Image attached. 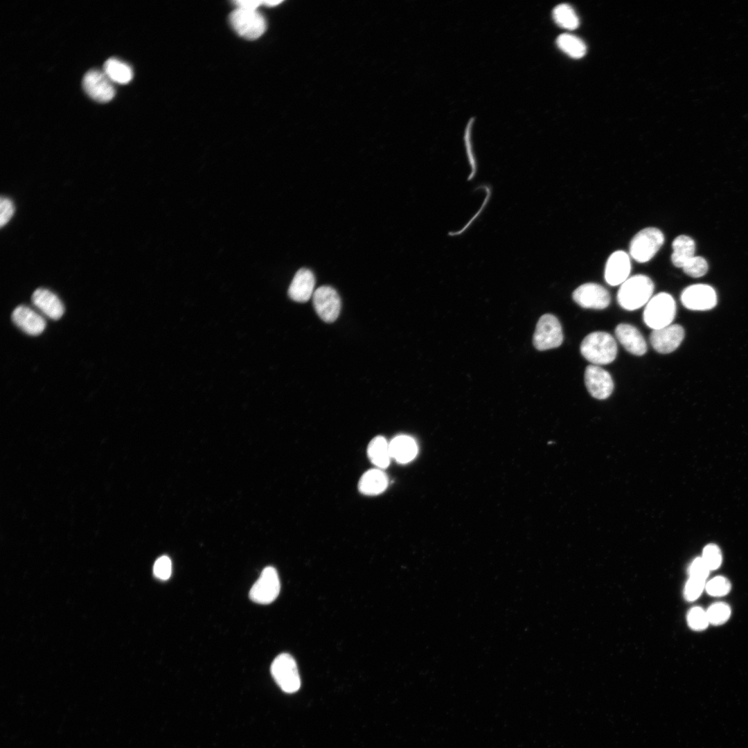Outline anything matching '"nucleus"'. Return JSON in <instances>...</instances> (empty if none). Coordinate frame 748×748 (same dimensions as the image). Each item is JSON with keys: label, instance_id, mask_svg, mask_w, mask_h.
Segmentation results:
<instances>
[{"label": "nucleus", "instance_id": "12", "mask_svg": "<svg viewBox=\"0 0 748 748\" xmlns=\"http://www.w3.org/2000/svg\"><path fill=\"white\" fill-rule=\"evenodd\" d=\"M110 80L104 72L91 69L83 77V89L94 100L107 103L115 95V89Z\"/></svg>", "mask_w": 748, "mask_h": 748}, {"label": "nucleus", "instance_id": "29", "mask_svg": "<svg viewBox=\"0 0 748 748\" xmlns=\"http://www.w3.org/2000/svg\"><path fill=\"white\" fill-rule=\"evenodd\" d=\"M702 558L710 571L715 570L722 564L721 550L716 544H707L703 549Z\"/></svg>", "mask_w": 748, "mask_h": 748}, {"label": "nucleus", "instance_id": "36", "mask_svg": "<svg viewBox=\"0 0 748 748\" xmlns=\"http://www.w3.org/2000/svg\"><path fill=\"white\" fill-rule=\"evenodd\" d=\"M238 8L247 10H256L257 8L263 3V1L255 0H237L234 1Z\"/></svg>", "mask_w": 748, "mask_h": 748}, {"label": "nucleus", "instance_id": "37", "mask_svg": "<svg viewBox=\"0 0 748 748\" xmlns=\"http://www.w3.org/2000/svg\"><path fill=\"white\" fill-rule=\"evenodd\" d=\"M280 3H282V1H279V0H267V1H263L262 4H265L266 6H276V5H278V4Z\"/></svg>", "mask_w": 748, "mask_h": 748}, {"label": "nucleus", "instance_id": "7", "mask_svg": "<svg viewBox=\"0 0 748 748\" xmlns=\"http://www.w3.org/2000/svg\"><path fill=\"white\" fill-rule=\"evenodd\" d=\"M229 20L236 33L248 39L258 38L266 29L264 17L256 10L237 8L231 14Z\"/></svg>", "mask_w": 748, "mask_h": 748}, {"label": "nucleus", "instance_id": "31", "mask_svg": "<svg viewBox=\"0 0 748 748\" xmlns=\"http://www.w3.org/2000/svg\"><path fill=\"white\" fill-rule=\"evenodd\" d=\"M684 273L689 276L697 278L706 274L708 271V263L701 256H694L682 267Z\"/></svg>", "mask_w": 748, "mask_h": 748}, {"label": "nucleus", "instance_id": "17", "mask_svg": "<svg viewBox=\"0 0 748 748\" xmlns=\"http://www.w3.org/2000/svg\"><path fill=\"white\" fill-rule=\"evenodd\" d=\"M13 323L30 335L41 334L46 327L45 320L36 312L25 305H19L12 313Z\"/></svg>", "mask_w": 748, "mask_h": 748}, {"label": "nucleus", "instance_id": "10", "mask_svg": "<svg viewBox=\"0 0 748 748\" xmlns=\"http://www.w3.org/2000/svg\"><path fill=\"white\" fill-rule=\"evenodd\" d=\"M312 299L314 309L323 321L330 323L337 319L341 310V300L334 288L319 287L314 290Z\"/></svg>", "mask_w": 748, "mask_h": 748}, {"label": "nucleus", "instance_id": "1", "mask_svg": "<svg viewBox=\"0 0 748 748\" xmlns=\"http://www.w3.org/2000/svg\"><path fill=\"white\" fill-rule=\"evenodd\" d=\"M654 283L648 276L636 274L629 277L620 286L617 293L619 305L627 310H635L651 299Z\"/></svg>", "mask_w": 748, "mask_h": 748}, {"label": "nucleus", "instance_id": "9", "mask_svg": "<svg viewBox=\"0 0 748 748\" xmlns=\"http://www.w3.org/2000/svg\"><path fill=\"white\" fill-rule=\"evenodd\" d=\"M573 301L583 308L603 310L611 301L609 292L595 283H586L578 287L572 294Z\"/></svg>", "mask_w": 748, "mask_h": 748}, {"label": "nucleus", "instance_id": "18", "mask_svg": "<svg viewBox=\"0 0 748 748\" xmlns=\"http://www.w3.org/2000/svg\"><path fill=\"white\" fill-rule=\"evenodd\" d=\"M315 278L313 273L301 268L294 275L288 290L289 296L294 301L304 303L314 294Z\"/></svg>", "mask_w": 748, "mask_h": 748}, {"label": "nucleus", "instance_id": "8", "mask_svg": "<svg viewBox=\"0 0 748 748\" xmlns=\"http://www.w3.org/2000/svg\"><path fill=\"white\" fill-rule=\"evenodd\" d=\"M280 589V580L276 569L267 567L252 586L249 597L255 603L269 604L277 598Z\"/></svg>", "mask_w": 748, "mask_h": 748}, {"label": "nucleus", "instance_id": "13", "mask_svg": "<svg viewBox=\"0 0 748 748\" xmlns=\"http://www.w3.org/2000/svg\"><path fill=\"white\" fill-rule=\"evenodd\" d=\"M585 383L590 395L598 400L607 398L614 389L610 374L599 366L591 364L585 371Z\"/></svg>", "mask_w": 748, "mask_h": 748}, {"label": "nucleus", "instance_id": "3", "mask_svg": "<svg viewBox=\"0 0 748 748\" xmlns=\"http://www.w3.org/2000/svg\"><path fill=\"white\" fill-rule=\"evenodd\" d=\"M676 314V304L673 297L666 292L658 293L646 303L643 313L645 325L652 330H657L671 325Z\"/></svg>", "mask_w": 748, "mask_h": 748}, {"label": "nucleus", "instance_id": "24", "mask_svg": "<svg viewBox=\"0 0 748 748\" xmlns=\"http://www.w3.org/2000/svg\"><path fill=\"white\" fill-rule=\"evenodd\" d=\"M104 73L112 81L125 84L132 78V68L125 62L115 58L107 60L103 66Z\"/></svg>", "mask_w": 748, "mask_h": 748}, {"label": "nucleus", "instance_id": "35", "mask_svg": "<svg viewBox=\"0 0 748 748\" xmlns=\"http://www.w3.org/2000/svg\"><path fill=\"white\" fill-rule=\"evenodd\" d=\"M0 224L3 226L10 220L14 213V206L10 199L7 197H1L0 200Z\"/></svg>", "mask_w": 748, "mask_h": 748}, {"label": "nucleus", "instance_id": "2", "mask_svg": "<svg viewBox=\"0 0 748 748\" xmlns=\"http://www.w3.org/2000/svg\"><path fill=\"white\" fill-rule=\"evenodd\" d=\"M580 353L594 365L608 364L616 357L617 345L614 338L608 332H593L581 342Z\"/></svg>", "mask_w": 748, "mask_h": 748}, {"label": "nucleus", "instance_id": "26", "mask_svg": "<svg viewBox=\"0 0 748 748\" xmlns=\"http://www.w3.org/2000/svg\"><path fill=\"white\" fill-rule=\"evenodd\" d=\"M553 17L560 26L573 30L578 26L579 19L573 8L566 3L559 4L553 11Z\"/></svg>", "mask_w": 748, "mask_h": 748}, {"label": "nucleus", "instance_id": "22", "mask_svg": "<svg viewBox=\"0 0 748 748\" xmlns=\"http://www.w3.org/2000/svg\"><path fill=\"white\" fill-rule=\"evenodd\" d=\"M672 247L673 251L671 260L677 267L682 268L686 262L695 256V242L688 235H680L675 238Z\"/></svg>", "mask_w": 748, "mask_h": 748}, {"label": "nucleus", "instance_id": "33", "mask_svg": "<svg viewBox=\"0 0 748 748\" xmlns=\"http://www.w3.org/2000/svg\"><path fill=\"white\" fill-rule=\"evenodd\" d=\"M153 573L154 575L160 580H168L170 577L172 573V562L170 559L166 555L159 558L154 564Z\"/></svg>", "mask_w": 748, "mask_h": 748}, {"label": "nucleus", "instance_id": "19", "mask_svg": "<svg viewBox=\"0 0 748 748\" xmlns=\"http://www.w3.org/2000/svg\"><path fill=\"white\" fill-rule=\"evenodd\" d=\"M31 299L33 303L52 319H59L64 312V305L60 299L47 289H37Z\"/></svg>", "mask_w": 748, "mask_h": 748}, {"label": "nucleus", "instance_id": "28", "mask_svg": "<svg viewBox=\"0 0 748 748\" xmlns=\"http://www.w3.org/2000/svg\"><path fill=\"white\" fill-rule=\"evenodd\" d=\"M687 622L689 627L693 630L702 631L705 630L709 624L706 611L700 607L691 608L688 612Z\"/></svg>", "mask_w": 748, "mask_h": 748}, {"label": "nucleus", "instance_id": "16", "mask_svg": "<svg viewBox=\"0 0 748 748\" xmlns=\"http://www.w3.org/2000/svg\"><path fill=\"white\" fill-rule=\"evenodd\" d=\"M615 335L630 353L641 356L647 352V344L640 331L634 326L620 323L615 328Z\"/></svg>", "mask_w": 748, "mask_h": 748}, {"label": "nucleus", "instance_id": "21", "mask_svg": "<svg viewBox=\"0 0 748 748\" xmlns=\"http://www.w3.org/2000/svg\"><path fill=\"white\" fill-rule=\"evenodd\" d=\"M387 486L388 478L386 474L379 469H372L362 476L358 488L363 494L375 495L382 492Z\"/></svg>", "mask_w": 748, "mask_h": 748}, {"label": "nucleus", "instance_id": "32", "mask_svg": "<svg viewBox=\"0 0 748 748\" xmlns=\"http://www.w3.org/2000/svg\"><path fill=\"white\" fill-rule=\"evenodd\" d=\"M705 585V580L690 577L684 587V595L685 598L688 601L696 600L702 593Z\"/></svg>", "mask_w": 748, "mask_h": 748}, {"label": "nucleus", "instance_id": "5", "mask_svg": "<svg viewBox=\"0 0 748 748\" xmlns=\"http://www.w3.org/2000/svg\"><path fill=\"white\" fill-rule=\"evenodd\" d=\"M271 673L285 693H294L301 686V679L294 659L287 653L278 655L271 666Z\"/></svg>", "mask_w": 748, "mask_h": 748}, {"label": "nucleus", "instance_id": "30", "mask_svg": "<svg viewBox=\"0 0 748 748\" xmlns=\"http://www.w3.org/2000/svg\"><path fill=\"white\" fill-rule=\"evenodd\" d=\"M707 593L713 596L727 595L731 589L730 581L725 577L717 576L710 580L705 585Z\"/></svg>", "mask_w": 748, "mask_h": 748}, {"label": "nucleus", "instance_id": "11", "mask_svg": "<svg viewBox=\"0 0 748 748\" xmlns=\"http://www.w3.org/2000/svg\"><path fill=\"white\" fill-rule=\"evenodd\" d=\"M683 305L692 310H706L713 308L717 303V295L714 289L709 285L695 284L686 287L681 294Z\"/></svg>", "mask_w": 748, "mask_h": 748}, {"label": "nucleus", "instance_id": "4", "mask_svg": "<svg viewBox=\"0 0 748 748\" xmlns=\"http://www.w3.org/2000/svg\"><path fill=\"white\" fill-rule=\"evenodd\" d=\"M664 242V235L659 229L646 227L632 238L629 247L630 255L638 262H646L654 256Z\"/></svg>", "mask_w": 748, "mask_h": 748}, {"label": "nucleus", "instance_id": "27", "mask_svg": "<svg viewBox=\"0 0 748 748\" xmlns=\"http://www.w3.org/2000/svg\"><path fill=\"white\" fill-rule=\"evenodd\" d=\"M706 611L709 623L713 625L724 624L731 616V608L724 603H713Z\"/></svg>", "mask_w": 748, "mask_h": 748}, {"label": "nucleus", "instance_id": "25", "mask_svg": "<svg viewBox=\"0 0 748 748\" xmlns=\"http://www.w3.org/2000/svg\"><path fill=\"white\" fill-rule=\"evenodd\" d=\"M556 44L563 52L573 58H580L586 53L585 44L573 35L564 33L559 35Z\"/></svg>", "mask_w": 748, "mask_h": 748}, {"label": "nucleus", "instance_id": "6", "mask_svg": "<svg viewBox=\"0 0 748 748\" xmlns=\"http://www.w3.org/2000/svg\"><path fill=\"white\" fill-rule=\"evenodd\" d=\"M533 341L534 346L539 350L557 348L562 344V329L555 316L546 314L540 318L536 325Z\"/></svg>", "mask_w": 748, "mask_h": 748}, {"label": "nucleus", "instance_id": "23", "mask_svg": "<svg viewBox=\"0 0 748 748\" xmlns=\"http://www.w3.org/2000/svg\"><path fill=\"white\" fill-rule=\"evenodd\" d=\"M367 453L371 461L380 468H386L390 463L389 443L383 436H376L369 443Z\"/></svg>", "mask_w": 748, "mask_h": 748}, {"label": "nucleus", "instance_id": "34", "mask_svg": "<svg viewBox=\"0 0 748 748\" xmlns=\"http://www.w3.org/2000/svg\"><path fill=\"white\" fill-rule=\"evenodd\" d=\"M709 572L710 570L704 563L702 557L696 558L692 562L688 568V573L690 577H693L704 580L707 578Z\"/></svg>", "mask_w": 748, "mask_h": 748}, {"label": "nucleus", "instance_id": "15", "mask_svg": "<svg viewBox=\"0 0 748 748\" xmlns=\"http://www.w3.org/2000/svg\"><path fill=\"white\" fill-rule=\"evenodd\" d=\"M631 271L629 256L624 251L618 250L608 258L605 268V279L612 285H621L628 278Z\"/></svg>", "mask_w": 748, "mask_h": 748}, {"label": "nucleus", "instance_id": "20", "mask_svg": "<svg viewBox=\"0 0 748 748\" xmlns=\"http://www.w3.org/2000/svg\"><path fill=\"white\" fill-rule=\"evenodd\" d=\"M391 457L400 463L411 461L417 454L418 447L415 440L407 435H399L389 443Z\"/></svg>", "mask_w": 748, "mask_h": 748}, {"label": "nucleus", "instance_id": "14", "mask_svg": "<svg viewBox=\"0 0 748 748\" xmlns=\"http://www.w3.org/2000/svg\"><path fill=\"white\" fill-rule=\"evenodd\" d=\"M684 330L679 324L653 330L650 335L652 348L659 353L667 354L675 350L684 337Z\"/></svg>", "mask_w": 748, "mask_h": 748}]
</instances>
